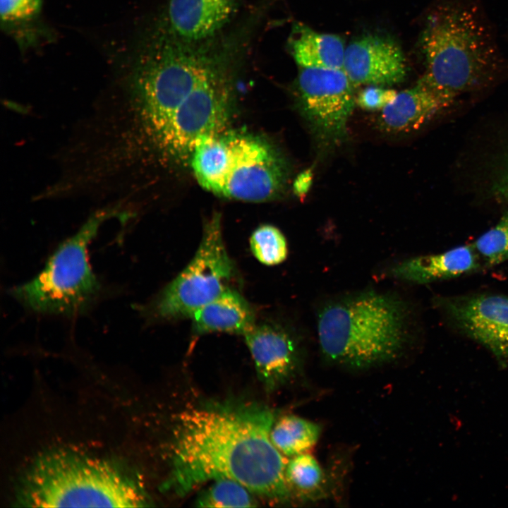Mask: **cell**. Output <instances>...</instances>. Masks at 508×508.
Wrapping results in <instances>:
<instances>
[{
  "label": "cell",
  "instance_id": "ac0fdd59",
  "mask_svg": "<svg viewBox=\"0 0 508 508\" xmlns=\"http://www.w3.org/2000/svg\"><path fill=\"white\" fill-rule=\"evenodd\" d=\"M320 434L318 424L294 415H286L274 421L270 438L281 453L294 456L313 447Z\"/></svg>",
  "mask_w": 508,
  "mask_h": 508
},
{
  "label": "cell",
  "instance_id": "44dd1931",
  "mask_svg": "<svg viewBox=\"0 0 508 508\" xmlns=\"http://www.w3.org/2000/svg\"><path fill=\"white\" fill-rule=\"evenodd\" d=\"M483 265L492 267L508 260V212L472 244Z\"/></svg>",
  "mask_w": 508,
  "mask_h": 508
},
{
  "label": "cell",
  "instance_id": "8fae6325",
  "mask_svg": "<svg viewBox=\"0 0 508 508\" xmlns=\"http://www.w3.org/2000/svg\"><path fill=\"white\" fill-rule=\"evenodd\" d=\"M343 70L355 87L392 85L406 75L400 47L389 38L375 35L363 36L346 47Z\"/></svg>",
  "mask_w": 508,
  "mask_h": 508
},
{
  "label": "cell",
  "instance_id": "cb8c5ba5",
  "mask_svg": "<svg viewBox=\"0 0 508 508\" xmlns=\"http://www.w3.org/2000/svg\"><path fill=\"white\" fill-rule=\"evenodd\" d=\"M397 93L385 86L368 85L359 92L356 103L365 110H382L394 99Z\"/></svg>",
  "mask_w": 508,
  "mask_h": 508
},
{
  "label": "cell",
  "instance_id": "3957f363",
  "mask_svg": "<svg viewBox=\"0 0 508 508\" xmlns=\"http://www.w3.org/2000/svg\"><path fill=\"white\" fill-rule=\"evenodd\" d=\"M425 71L421 78L456 97L487 85L508 68L478 8L468 0H443L421 37Z\"/></svg>",
  "mask_w": 508,
  "mask_h": 508
},
{
  "label": "cell",
  "instance_id": "4fadbf2b",
  "mask_svg": "<svg viewBox=\"0 0 508 508\" xmlns=\"http://www.w3.org/2000/svg\"><path fill=\"white\" fill-rule=\"evenodd\" d=\"M238 0H169L167 26L188 42L217 37L231 20Z\"/></svg>",
  "mask_w": 508,
  "mask_h": 508
},
{
  "label": "cell",
  "instance_id": "52a82bcc",
  "mask_svg": "<svg viewBox=\"0 0 508 508\" xmlns=\"http://www.w3.org/2000/svg\"><path fill=\"white\" fill-rule=\"evenodd\" d=\"M114 214L102 211L62 243L32 280L13 288L12 295L37 313L73 315L85 310L100 286L88 260L87 248L100 224Z\"/></svg>",
  "mask_w": 508,
  "mask_h": 508
},
{
  "label": "cell",
  "instance_id": "7c38bea8",
  "mask_svg": "<svg viewBox=\"0 0 508 508\" xmlns=\"http://www.w3.org/2000/svg\"><path fill=\"white\" fill-rule=\"evenodd\" d=\"M243 336L266 389H276L293 374L299 363V348L287 328L272 322L255 324Z\"/></svg>",
  "mask_w": 508,
  "mask_h": 508
},
{
  "label": "cell",
  "instance_id": "d4e9b609",
  "mask_svg": "<svg viewBox=\"0 0 508 508\" xmlns=\"http://www.w3.org/2000/svg\"><path fill=\"white\" fill-rule=\"evenodd\" d=\"M499 198L508 202V155L504 159L493 185Z\"/></svg>",
  "mask_w": 508,
  "mask_h": 508
},
{
  "label": "cell",
  "instance_id": "7a4b0ae2",
  "mask_svg": "<svg viewBox=\"0 0 508 508\" xmlns=\"http://www.w3.org/2000/svg\"><path fill=\"white\" fill-rule=\"evenodd\" d=\"M274 421L270 409L248 401H211L182 412L166 490L182 496L209 480L229 478L271 501L287 502L286 464L270 438Z\"/></svg>",
  "mask_w": 508,
  "mask_h": 508
},
{
  "label": "cell",
  "instance_id": "484cf974",
  "mask_svg": "<svg viewBox=\"0 0 508 508\" xmlns=\"http://www.w3.org/2000/svg\"><path fill=\"white\" fill-rule=\"evenodd\" d=\"M313 178V169L309 168L301 172L293 184L294 193L299 198H303L309 191Z\"/></svg>",
  "mask_w": 508,
  "mask_h": 508
},
{
  "label": "cell",
  "instance_id": "8992f818",
  "mask_svg": "<svg viewBox=\"0 0 508 508\" xmlns=\"http://www.w3.org/2000/svg\"><path fill=\"white\" fill-rule=\"evenodd\" d=\"M190 166L206 190L247 202L277 198L284 190L289 176L285 159L270 141L227 129L202 138Z\"/></svg>",
  "mask_w": 508,
  "mask_h": 508
},
{
  "label": "cell",
  "instance_id": "9c48e42d",
  "mask_svg": "<svg viewBox=\"0 0 508 508\" xmlns=\"http://www.w3.org/2000/svg\"><path fill=\"white\" fill-rule=\"evenodd\" d=\"M355 87L343 69L299 68L298 109L320 150H333L346 140Z\"/></svg>",
  "mask_w": 508,
  "mask_h": 508
},
{
  "label": "cell",
  "instance_id": "9a60e30c",
  "mask_svg": "<svg viewBox=\"0 0 508 508\" xmlns=\"http://www.w3.org/2000/svg\"><path fill=\"white\" fill-rule=\"evenodd\" d=\"M482 265L471 244L405 260L394 266L390 272L402 281L425 284L458 277L477 271Z\"/></svg>",
  "mask_w": 508,
  "mask_h": 508
},
{
  "label": "cell",
  "instance_id": "d6986e66",
  "mask_svg": "<svg viewBox=\"0 0 508 508\" xmlns=\"http://www.w3.org/2000/svg\"><path fill=\"white\" fill-rule=\"evenodd\" d=\"M285 478L290 492L294 490L303 497H309L321 488L324 476L317 459L306 452L292 456L289 461Z\"/></svg>",
  "mask_w": 508,
  "mask_h": 508
},
{
  "label": "cell",
  "instance_id": "5bb4252c",
  "mask_svg": "<svg viewBox=\"0 0 508 508\" xmlns=\"http://www.w3.org/2000/svg\"><path fill=\"white\" fill-rule=\"evenodd\" d=\"M454 99L431 87L420 78L416 85L398 92L394 99L380 110L378 126L384 132L392 134L418 130L451 105Z\"/></svg>",
  "mask_w": 508,
  "mask_h": 508
},
{
  "label": "cell",
  "instance_id": "277c9868",
  "mask_svg": "<svg viewBox=\"0 0 508 508\" xmlns=\"http://www.w3.org/2000/svg\"><path fill=\"white\" fill-rule=\"evenodd\" d=\"M408 322L406 306L387 294L364 292L334 300L318 315L320 350L329 361L354 368L388 362L406 344Z\"/></svg>",
  "mask_w": 508,
  "mask_h": 508
},
{
  "label": "cell",
  "instance_id": "ffe728a7",
  "mask_svg": "<svg viewBox=\"0 0 508 508\" xmlns=\"http://www.w3.org/2000/svg\"><path fill=\"white\" fill-rule=\"evenodd\" d=\"M246 487L234 480L219 478L203 491L196 500L200 507H253L256 501Z\"/></svg>",
  "mask_w": 508,
  "mask_h": 508
},
{
  "label": "cell",
  "instance_id": "ba28073f",
  "mask_svg": "<svg viewBox=\"0 0 508 508\" xmlns=\"http://www.w3.org/2000/svg\"><path fill=\"white\" fill-rule=\"evenodd\" d=\"M234 271L223 241L220 214H214L205 225L193 259L155 300L153 313L167 320L190 318L230 289Z\"/></svg>",
  "mask_w": 508,
  "mask_h": 508
},
{
  "label": "cell",
  "instance_id": "30bf717a",
  "mask_svg": "<svg viewBox=\"0 0 508 508\" xmlns=\"http://www.w3.org/2000/svg\"><path fill=\"white\" fill-rule=\"evenodd\" d=\"M442 306L452 322L498 359L508 361V296L473 294L447 298Z\"/></svg>",
  "mask_w": 508,
  "mask_h": 508
},
{
  "label": "cell",
  "instance_id": "e0dca14e",
  "mask_svg": "<svg viewBox=\"0 0 508 508\" xmlns=\"http://www.w3.org/2000/svg\"><path fill=\"white\" fill-rule=\"evenodd\" d=\"M289 48L298 68L343 69L346 47L338 35L296 24L289 38Z\"/></svg>",
  "mask_w": 508,
  "mask_h": 508
},
{
  "label": "cell",
  "instance_id": "603a6c76",
  "mask_svg": "<svg viewBox=\"0 0 508 508\" xmlns=\"http://www.w3.org/2000/svg\"><path fill=\"white\" fill-rule=\"evenodd\" d=\"M42 0H0L1 21L16 23L30 20L40 11Z\"/></svg>",
  "mask_w": 508,
  "mask_h": 508
},
{
  "label": "cell",
  "instance_id": "2e32d148",
  "mask_svg": "<svg viewBox=\"0 0 508 508\" xmlns=\"http://www.w3.org/2000/svg\"><path fill=\"white\" fill-rule=\"evenodd\" d=\"M190 318L198 334L226 332L244 335L256 324L252 306L231 289L201 307Z\"/></svg>",
  "mask_w": 508,
  "mask_h": 508
},
{
  "label": "cell",
  "instance_id": "6da1fadb",
  "mask_svg": "<svg viewBox=\"0 0 508 508\" xmlns=\"http://www.w3.org/2000/svg\"><path fill=\"white\" fill-rule=\"evenodd\" d=\"M214 38L188 42L167 26L145 43L128 84L124 134L135 138L128 145L139 144L165 164L190 165L202 138L226 129L238 44Z\"/></svg>",
  "mask_w": 508,
  "mask_h": 508
},
{
  "label": "cell",
  "instance_id": "5b68a950",
  "mask_svg": "<svg viewBox=\"0 0 508 508\" xmlns=\"http://www.w3.org/2000/svg\"><path fill=\"white\" fill-rule=\"evenodd\" d=\"M17 498L32 507H140L149 503L141 485L111 464L64 449L35 460Z\"/></svg>",
  "mask_w": 508,
  "mask_h": 508
},
{
  "label": "cell",
  "instance_id": "7402d4cb",
  "mask_svg": "<svg viewBox=\"0 0 508 508\" xmlns=\"http://www.w3.org/2000/svg\"><path fill=\"white\" fill-rule=\"evenodd\" d=\"M250 245L256 259L266 265H278L288 255L284 236L272 225L265 224L257 228L250 236Z\"/></svg>",
  "mask_w": 508,
  "mask_h": 508
}]
</instances>
